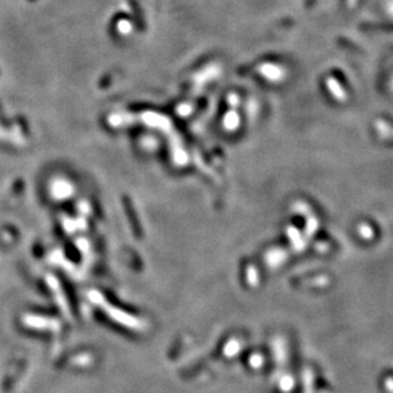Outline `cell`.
I'll use <instances>...</instances> for the list:
<instances>
[{"label": "cell", "mask_w": 393, "mask_h": 393, "mask_svg": "<svg viewBox=\"0 0 393 393\" xmlns=\"http://www.w3.org/2000/svg\"><path fill=\"white\" fill-rule=\"evenodd\" d=\"M29 2H34V0H29Z\"/></svg>", "instance_id": "cell-2"}, {"label": "cell", "mask_w": 393, "mask_h": 393, "mask_svg": "<svg viewBox=\"0 0 393 393\" xmlns=\"http://www.w3.org/2000/svg\"><path fill=\"white\" fill-rule=\"evenodd\" d=\"M359 234L365 240H370V239H373V236H374L372 226H369L368 223H362V225H359Z\"/></svg>", "instance_id": "cell-1"}]
</instances>
